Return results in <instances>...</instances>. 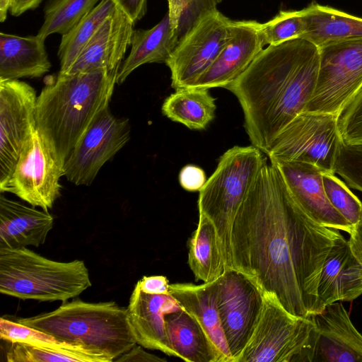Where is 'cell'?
<instances>
[{
	"mask_svg": "<svg viewBox=\"0 0 362 362\" xmlns=\"http://www.w3.org/2000/svg\"><path fill=\"white\" fill-rule=\"evenodd\" d=\"M348 242L353 254L362 264V213L349 233Z\"/></svg>",
	"mask_w": 362,
	"mask_h": 362,
	"instance_id": "cell-42",
	"label": "cell"
},
{
	"mask_svg": "<svg viewBox=\"0 0 362 362\" xmlns=\"http://www.w3.org/2000/svg\"><path fill=\"white\" fill-rule=\"evenodd\" d=\"M301 10L304 32L300 38L317 47L330 41L362 37V18L315 1Z\"/></svg>",
	"mask_w": 362,
	"mask_h": 362,
	"instance_id": "cell-25",
	"label": "cell"
},
{
	"mask_svg": "<svg viewBox=\"0 0 362 362\" xmlns=\"http://www.w3.org/2000/svg\"><path fill=\"white\" fill-rule=\"evenodd\" d=\"M35 90L20 80L0 79V190L36 130Z\"/></svg>",
	"mask_w": 362,
	"mask_h": 362,
	"instance_id": "cell-13",
	"label": "cell"
},
{
	"mask_svg": "<svg viewBox=\"0 0 362 362\" xmlns=\"http://www.w3.org/2000/svg\"><path fill=\"white\" fill-rule=\"evenodd\" d=\"M142 347V346L136 344L129 351L117 358L114 361H166L165 359L145 351Z\"/></svg>",
	"mask_w": 362,
	"mask_h": 362,
	"instance_id": "cell-41",
	"label": "cell"
},
{
	"mask_svg": "<svg viewBox=\"0 0 362 362\" xmlns=\"http://www.w3.org/2000/svg\"><path fill=\"white\" fill-rule=\"evenodd\" d=\"M340 234L308 215L267 163L234 219L233 268L254 278L292 315L310 317L325 260Z\"/></svg>",
	"mask_w": 362,
	"mask_h": 362,
	"instance_id": "cell-1",
	"label": "cell"
},
{
	"mask_svg": "<svg viewBox=\"0 0 362 362\" xmlns=\"http://www.w3.org/2000/svg\"><path fill=\"white\" fill-rule=\"evenodd\" d=\"M260 31L264 45L300 38L304 32L302 10L279 11L269 21L261 23Z\"/></svg>",
	"mask_w": 362,
	"mask_h": 362,
	"instance_id": "cell-32",
	"label": "cell"
},
{
	"mask_svg": "<svg viewBox=\"0 0 362 362\" xmlns=\"http://www.w3.org/2000/svg\"><path fill=\"white\" fill-rule=\"evenodd\" d=\"M178 180L186 191L199 192L206 181V177L202 168L189 164L180 170Z\"/></svg>",
	"mask_w": 362,
	"mask_h": 362,
	"instance_id": "cell-38",
	"label": "cell"
},
{
	"mask_svg": "<svg viewBox=\"0 0 362 362\" xmlns=\"http://www.w3.org/2000/svg\"><path fill=\"white\" fill-rule=\"evenodd\" d=\"M188 264L195 279L204 283L216 280L226 270L216 227L202 213H199L197 228L189 242Z\"/></svg>",
	"mask_w": 362,
	"mask_h": 362,
	"instance_id": "cell-27",
	"label": "cell"
},
{
	"mask_svg": "<svg viewBox=\"0 0 362 362\" xmlns=\"http://www.w3.org/2000/svg\"><path fill=\"white\" fill-rule=\"evenodd\" d=\"M170 344L177 357L188 362H218L210 338L189 313L182 308L165 316Z\"/></svg>",
	"mask_w": 362,
	"mask_h": 362,
	"instance_id": "cell-26",
	"label": "cell"
},
{
	"mask_svg": "<svg viewBox=\"0 0 362 362\" xmlns=\"http://www.w3.org/2000/svg\"><path fill=\"white\" fill-rule=\"evenodd\" d=\"M134 25L117 7L103 21L66 74L99 69L119 70L124 54L131 45Z\"/></svg>",
	"mask_w": 362,
	"mask_h": 362,
	"instance_id": "cell-19",
	"label": "cell"
},
{
	"mask_svg": "<svg viewBox=\"0 0 362 362\" xmlns=\"http://www.w3.org/2000/svg\"><path fill=\"white\" fill-rule=\"evenodd\" d=\"M320 66L317 46L303 38L268 45L225 88L238 99L252 146L267 154L280 132L304 112Z\"/></svg>",
	"mask_w": 362,
	"mask_h": 362,
	"instance_id": "cell-2",
	"label": "cell"
},
{
	"mask_svg": "<svg viewBox=\"0 0 362 362\" xmlns=\"http://www.w3.org/2000/svg\"><path fill=\"white\" fill-rule=\"evenodd\" d=\"M127 309L138 344L177 357L168 338L165 316L182 308L170 294L147 293L135 285Z\"/></svg>",
	"mask_w": 362,
	"mask_h": 362,
	"instance_id": "cell-20",
	"label": "cell"
},
{
	"mask_svg": "<svg viewBox=\"0 0 362 362\" xmlns=\"http://www.w3.org/2000/svg\"><path fill=\"white\" fill-rule=\"evenodd\" d=\"M99 1L49 0L45 8L43 24L37 35L45 40L54 33L66 34Z\"/></svg>",
	"mask_w": 362,
	"mask_h": 362,
	"instance_id": "cell-31",
	"label": "cell"
},
{
	"mask_svg": "<svg viewBox=\"0 0 362 362\" xmlns=\"http://www.w3.org/2000/svg\"><path fill=\"white\" fill-rule=\"evenodd\" d=\"M112 0H101L66 34L63 35L57 56L60 74H66L86 44L103 23L116 10Z\"/></svg>",
	"mask_w": 362,
	"mask_h": 362,
	"instance_id": "cell-30",
	"label": "cell"
},
{
	"mask_svg": "<svg viewBox=\"0 0 362 362\" xmlns=\"http://www.w3.org/2000/svg\"><path fill=\"white\" fill-rule=\"evenodd\" d=\"M136 285L147 293L170 294V284L165 276H145L138 281Z\"/></svg>",
	"mask_w": 362,
	"mask_h": 362,
	"instance_id": "cell-40",
	"label": "cell"
},
{
	"mask_svg": "<svg viewBox=\"0 0 362 362\" xmlns=\"http://www.w3.org/2000/svg\"><path fill=\"white\" fill-rule=\"evenodd\" d=\"M323 185L331 204L354 226L362 213V203L334 174L323 173Z\"/></svg>",
	"mask_w": 362,
	"mask_h": 362,
	"instance_id": "cell-34",
	"label": "cell"
},
{
	"mask_svg": "<svg viewBox=\"0 0 362 362\" xmlns=\"http://www.w3.org/2000/svg\"><path fill=\"white\" fill-rule=\"evenodd\" d=\"M116 6L120 9L135 24L146 14L147 0H112Z\"/></svg>",
	"mask_w": 362,
	"mask_h": 362,
	"instance_id": "cell-39",
	"label": "cell"
},
{
	"mask_svg": "<svg viewBox=\"0 0 362 362\" xmlns=\"http://www.w3.org/2000/svg\"><path fill=\"white\" fill-rule=\"evenodd\" d=\"M215 291L223 332L238 362L259 320L265 292L254 278L235 268L215 281Z\"/></svg>",
	"mask_w": 362,
	"mask_h": 362,
	"instance_id": "cell-10",
	"label": "cell"
},
{
	"mask_svg": "<svg viewBox=\"0 0 362 362\" xmlns=\"http://www.w3.org/2000/svg\"><path fill=\"white\" fill-rule=\"evenodd\" d=\"M11 0H1L0 2V21L3 23L7 15V11L10 8Z\"/></svg>",
	"mask_w": 362,
	"mask_h": 362,
	"instance_id": "cell-44",
	"label": "cell"
},
{
	"mask_svg": "<svg viewBox=\"0 0 362 362\" xmlns=\"http://www.w3.org/2000/svg\"><path fill=\"white\" fill-rule=\"evenodd\" d=\"M119 70L60 74L37 98L36 129L64 164L100 113L109 106Z\"/></svg>",
	"mask_w": 362,
	"mask_h": 362,
	"instance_id": "cell-3",
	"label": "cell"
},
{
	"mask_svg": "<svg viewBox=\"0 0 362 362\" xmlns=\"http://www.w3.org/2000/svg\"><path fill=\"white\" fill-rule=\"evenodd\" d=\"M91 286L83 260H52L22 247L0 248V292L23 300L62 301Z\"/></svg>",
	"mask_w": 362,
	"mask_h": 362,
	"instance_id": "cell-5",
	"label": "cell"
},
{
	"mask_svg": "<svg viewBox=\"0 0 362 362\" xmlns=\"http://www.w3.org/2000/svg\"><path fill=\"white\" fill-rule=\"evenodd\" d=\"M315 323L288 312L265 293L258 324L238 362H303Z\"/></svg>",
	"mask_w": 362,
	"mask_h": 362,
	"instance_id": "cell-7",
	"label": "cell"
},
{
	"mask_svg": "<svg viewBox=\"0 0 362 362\" xmlns=\"http://www.w3.org/2000/svg\"><path fill=\"white\" fill-rule=\"evenodd\" d=\"M318 48L317 83L305 111L338 115L362 86V37L330 41Z\"/></svg>",
	"mask_w": 362,
	"mask_h": 362,
	"instance_id": "cell-9",
	"label": "cell"
},
{
	"mask_svg": "<svg viewBox=\"0 0 362 362\" xmlns=\"http://www.w3.org/2000/svg\"><path fill=\"white\" fill-rule=\"evenodd\" d=\"M315 313L338 301H352L362 295V264L340 234L322 267L317 285Z\"/></svg>",
	"mask_w": 362,
	"mask_h": 362,
	"instance_id": "cell-18",
	"label": "cell"
},
{
	"mask_svg": "<svg viewBox=\"0 0 362 362\" xmlns=\"http://www.w3.org/2000/svg\"><path fill=\"white\" fill-rule=\"evenodd\" d=\"M177 42L168 13L150 29L134 30L130 53L120 65L117 83H122L134 70L143 64L166 63Z\"/></svg>",
	"mask_w": 362,
	"mask_h": 362,
	"instance_id": "cell-24",
	"label": "cell"
},
{
	"mask_svg": "<svg viewBox=\"0 0 362 362\" xmlns=\"http://www.w3.org/2000/svg\"><path fill=\"white\" fill-rule=\"evenodd\" d=\"M337 122L344 143L362 145V86L342 107Z\"/></svg>",
	"mask_w": 362,
	"mask_h": 362,
	"instance_id": "cell-35",
	"label": "cell"
},
{
	"mask_svg": "<svg viewBox=\"0 0 362 362\" xmlns=\"http://www.w3.org/2000/svg\"><path fill=\"white\" fill-rule=\"evenodd\" d=\"M45 39L37 35L21 37L0 33V79L39 78L48 72L51 63Z\"/></svg>",
	"mask_w": 362,
	"mask_h": 362,
	"instance_id": "cell-23",
	"label": "cell"
},
{
	"mask_svg": "<svg viewBox=\"0 0 362 362\" xmlns=\"http://www.w3.org/2000/svg\"><path fill=\"white\" fill-rule=\"evenodd\" d=\"M55 340L81 346L105 357L109 362L129 351L136 341L127 308L114 301L88 303L80 299L64 302L49 313L16 318Z\"/></svg>",
	"mask_w": 362,
	"mask_h": 362,
	"instance_id": "cell-4",
	"label": "cell"
},
{
	"mask_svg": "<svg viewBox=\"0 0 362 362\" xmlns=\"http://www.w3.org/2000/svg\"><path fill=\"white\" fill-rule=\"evenodd\" d=\"M64 164L36 129L25 144L13 171L1 192L14 194L33 206L48 211L60 197Z\"/></svg>",
	"mask_w": 362,
	"mask_h": 362,
	"instance_id": "cell-12",
	"label": "cell"
},
{
	"mask_svg": "<svg viewBox=\"0 0 362 362\" xmlns=\"http://www.w3.org/2000/svg\"><path fill=\"white\" fill-rule=\"evenodd\" d=\"M311 317L315 329L304 362H362V334L341 303Z\"/></svg>",
	"mask_w": 362,
	"mask_h": 362,
	"instance_id": "cell-15",
	"label": "cell"
},
{
	"mask_svg": "<svg viewBox=\"0 0 362 362\" xmlns=\"http://www.w3.org/2000/svg\"><path fill=\"white\" fill-rule=\"evenodd\" d=\"M215 100L209 89L180 88L165 98L161 111L175 122L190 129L202 130L214 119Z\"/></svg>",
	"mask_w": 362,
	"mask_h": 362,
	"instance_id": "cell-28",
	"label": "cell"
},
{
	"mask_svg": "<svg viewBox=\"0 0 362 362\" xmlns=\"http://www.w3.org/2000/svg\"><path fill=\"white\" fill-rule=\"evenodd\" d=\"M267 163L255 146H235L218 159L216 168L199 192V213L214 224L221 243L226 269L233 268L231 235L236 214Z\"/></svg>",
	"mask_w": 362,
	"mask_h": 362,
	"instance_id": "cell-6",
	"label": "cell"
},
{
	"mask_svg": "<svg viewBox=\"0 0 362 362\" xmlns=\"http://www.w3.org/2000/svg\"><path fill=\"white\" fill-rule=\"evenodd\" d=\"M223 0H168L170 23L177 41L205 11Z\"/></svg>",
	"mask_w": 362,
	"mask_h": 362,
	"instance_id": "cell-33",
	"label": "cell"
},
{
	"mask_svg": "<svg viewBox=\"0 0 362 362\" xmlns=\"http://www.w3.org/2000/svg\"><path fill=\"white\" fill-rule=\"evenodd\" d=\"M54 223L45 210L36 209L2 194L0 196V248L39 247L46 240Z\"/></svg>",
	"mask_w": 362,
	"mask_h": 362,
	"instance_id": "cell-21",
	"label": "cell"
},
{
	"mask_svg": "<svg viewBox=\"0 0 362 362\" xmlns=\"http://www.w3.org/2000/svg\"><path fill=\"white\" fill-rule=\"evenodd\" d=\"M334 170L351 187L362 192V145H349L342 141Z\"/></svg>",
	"mask_w": 362,
	"mask_h": 362,
	"instance_id": "cell-36",
	"label": "cell"
},
{
	"mask_svg": "<svg viewBox=\"0 0 362 362\" xmlns=\"http://www.w3.org/2000/svg\"><path fill=\"white\" fill-rule=\"evenodd\" d=\"M231 21L213 8L181 37L165 63L175 90L191 86L213 63L230 36Z\"/></svg>",
	"mask_w": 362,
	"mask_h": 362,
	"instance_id": "cell-11",
	"label": "cell"
},
{
	"mask_svg": "<svg viewBox=\"0 0 362 362\" xmlns=\"http://www.w3.org/2000/svg\"><path fill=\"white\" fill-rule=\"evenodd\" d=\"M216 281V280H215ZM215 281L170 284V294L204 329L218 356V362H234L226 340L216 305Z\"/></svg>",
	"mask_w": 362,
	"mask_h": 362,
	"instance_id": "cell-22",
	"label": "cell"
},
{
	"mask_svg": "<svg viewBox=\"0 0 362 362\" xmlns=\"http://www.w3.org/2000/svg\"><path fill=\"white\" fill-rule=\"evenodd\" d=\"M8 343L6 356L9 362H109L101 355L55 339Z\"/></svg>",
	"mask_w": 362,
	"mask_h": 362,
	"instance_id": "cell-29",
	"label": "cell"
},
{
	"mask_svg": "<svg viewBox=\"0 0 362 362\" xmlns=\"http://www.w3.org/2000/svg\"><path fill=\"white\" fill-rule=\"evenodd\" d=\"M338 115L304 111L276 136L267 154L271 159L311 163L324 173L335 174L334 166L343 141Z\"/></svg>",
	"mask_w": 362,
	"mask_h": 362,
	"instance_id": "cell-8",
	"label": "cell"
},
{
	"mask_svg": "<svg viewBox=\"0 0 362 362\" xmlns=\"http://www.w3.org/2000/svg\"><path fill=\"white\" fill-rule=\"evenodd\" d=\"M298 204L321 225L350 233L353 226L331 204L323 185V172L305 162L271 159Z\"/></svg>",
	"mask_w": 362,
	"mask_h": 362,
	"instance_id": "cell-16",
	"label": "cell"
},
{
	"mask_svg": "<svg viewBox=\"0 0 362 362\" xmlns=\"http://www.w3.org/2000/svg\"><path fill=\"white\" fill-rule=\"evenodd\" d=\"M42 0H11L9 11L18 16L28 10L36 8Z\"/></svg>",
	"mask_w": 362,
	"mask_h": 362,
	"instance_id": "cell-43",
	"label": "cell"
},
{
	"mask_svg": "<svg viewBox=\"0 0 362 362\" xmlns=\"http://www.w3.org/2000/svg\"><path fill=\"white\" fill-rule=\"evenodd\" d=\"M129 119L107 107L88 129L64 163V176L75 185L88 186L104 164L130 139Z\"/></svg>",
	"mask_w": 362,
	"mask_h": 362,
	"instance_id": "cell-14",
	"label": "cell"
},
{
	"mask_svg": "<svg viewBox=\"0 0 362 362\" xmlns=\"http://www.w3.org/2000/svg\"><path fill=\"white\" fill-rule=\"evenodd\" d=\"M261 23L232 21L230 36L209 67L189 87L226 88L240 76L264 49Z\"/></svg>",
	"mask_w": 362,
	"mask_h": 362,
	"instance_id": "cell-17",
	"label": "cell"
},
{
	"mask_svg": "<svg viewBox=\"0 0 362 362\" xmlns=\"http://www.w3.org/2000/svg\"><path fill=\"white\" fill-rule=\"evenodd\" d=\"M0 337L1 340L7 342L54 339L39 330L22 325L16 320H11L7 316L1 317Z\"/></svg>",
	"mask_w": 362,
	"mask_h": 362,
	"instance_id": "cell-37",
	"label": "cell"
}]
</instances>
